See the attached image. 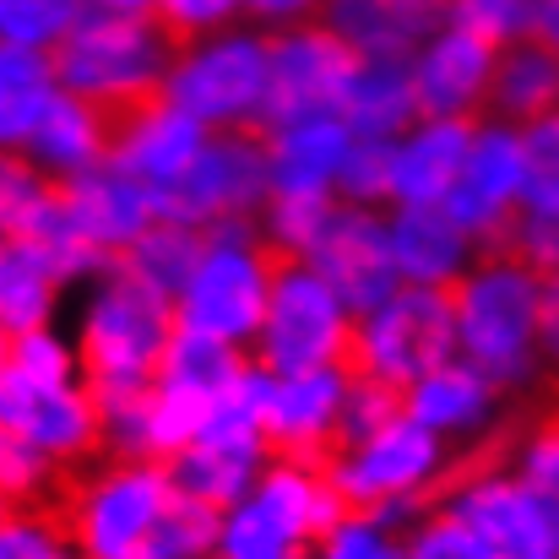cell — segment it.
Instances as JSON below:
<instances>
[{
  "label": "cell",
  "mask_w": 559,
  "mask_h": 559,
  "mask_svg": "<svg viewBox=\"0 0 559 559\" xmlns=\"http://www.w3.org/2000/svg\"><path fill=\"white\" fill-rule=\"evenodd\" d=\"M456 299V359L484 370L500 391L533 385L544 354V277L511 255L489 250L451 288Z\"/></svg>",
  "instance_id": "6da1fadb"
},
{
  "label": "cell",
  "mask_w": 559,
  "mask_h": 559,
  "mask_svg": "<svg viewBox=\"0 0 559 559\" xmlns=\"http://www.w3.org/2000/svg\"><path fill=\"white\" fill-rule=\"evenodd\" d=\"M55 76L66 93L98 104L104 115H131L164 98V82L180 60L175 38L158 27L153 11H104L93 5L55 49Z\"/></svg>",
  "instance_id": "7a4b0ae2"
},
{
  "label": "cell",
  "mask_w": 559,
  "mask_h": 559,
  "mask_svg": "<svg viewBox=\"0 0 559 559\" xmlns=\"http://www.w3.org/2000/svg\"><path fill=\"white\" fill-rule=\"evenodd\" d=\"M175 332H180L175 299L153 288L142 272H131L126 261H115L82 305V326H76L82 380L93 385V396L153 385Z\"/></svg>",
  "instance_id": "3957f363"
},
{
  "label": "cell",
  "mask_w": 559,
  "mask_h": 559,
  "mask_svg": "<svg viewBox=\"0 0 559 559\" xmlns=\"http://www.w3.org/2000/svg\"><path fill=\"white\" fill-rule=\"evenodd\" d=\"M169 462H131L104 456L98 467H82L60 484L49 511L66 522L82 559H147L158 522L175 506Z\"/></svg>",
  "instance_id": "277c9868"
},
{
  "label": "cell",
  "mask_w": 559,
  "mask_h": 559,
  "mask_svg": "<svg viewBox=\"0 0 559 559\" xmlns=\"http://www.w3.org/2000/svg\"><path fill=\"white\" fill-rule=\"evenodd\" d=\"M516 435L484 440L473 456H456L435 506H445L484 559H559V527L544 495L511 467Z\"/></svg>",
  "instance_id": "5b68a950"
},
{
  "label": "cell",
  "mask_w": 559,
  "mask_h": 559,
  "mask_svg": "<svg viewBox=\"0 0 559 559\" xmlns=\"http://www.w3.org/2000/svg\"><path fill=\"white\" fill-rule=\"evenodd\" d=\"M343 516L348 506L326 467L272 456L266 473L223 511L217 559H305Z\"/></svg>",
  "instance_id": "8992f818"
},
{
  "label": "cell",
  "mask_w": 559,
  "mask_h": 559,
  "mask_svg": "<svg viewBox=\"0 0 559 559\" xmlns=\"http://www.w3.org/2000/svg\"><path fill=\"white\" fill-rule=\"evenodd\" d=\"M451 467H456V445H445L435 429H424L407 413L326 462L343 506L370 511L385 527H413L440 500Z\"/></svg>",
  "instance_id": "52a82bcc"
},
{
  "label": "cell",
  "mask_w": 559,
  "mask_h": 559,
  "mask_svg": "<svg viewBox=\"0 0 559 559\" xmlns=\"http://www.w3.org/2000/svg\"><path fill=\"white\" fill-rule=\"evenodd\" d=\"M277 266H283V255L266 245L261 223L212 228L206 234V250H201V261L190 272V283L180 288V299H175L180 326L206 332V337H223L234 348H250L255 332H261V321H266Z\"/></svg>",
  "instance_id": "ba28073f"
},
{
  "label": "cell",
  "mask_w": 559,
  "mask_h": 559,
  "mask_svg": "<svg viewBox=\"0 0 559 559\" xmlns=\"http://www.w3.org/2000/svg\"><path fill=\"white\" fill-rule=\"evenodd\" d=\"M354 332H359V316L348 310V299L310 261H283L266 321L250 343V359L266 374L332 370V365H348Z\"/></svg>",
  "instance_id": "9c48e42d"
},
{
  "label": "cell",
  "mask_w": 559,
  "mask_h": 559,
  "mask_svg": "<svg viewBox=\"0 0 559 559\" xmlns=\"http://www.w3.org/2000/svg\"><path fill=\"white\" fill-rule=\"evenodd\" d=\"M272 82V33H217L180 49L164 98L206 131H261Z\"/></svg>",
  "instance_id": "30bf717a"
},
{
  "label": "cell",
  "mask_w": 559,
  "mask_h": 559,
  "mask_svg": "<svg viewBox=\"0 0 559 559\" xmlns=\"http://www.w3.org/2000/svg\"><path fill=\"white\" fill-rule=\"evenodd\" d=\"M266 462H272V445H266V424H261V370L250 359V370L212 402L206 429L180 456H169V478L180 495L228 511L266 473Z\"/></svg>",
  "instance_id": "8fae6325"
},
{
  "label": "cell",
  "mask_w": 559,
  "mask_h": 559,
  "mask_svg": "<svg viewBox=\"0 0 559 559\" xmlns=\"http://www.w3.org/2000/svg\"><path fill=\"white\" fill-rule=\"evenodd\" d=\"M456 359V299L451 288H413L402 283L380 310L359 316L348 370L407 391L418 374Z\"/></svg>",
  "instance_id": "7c38bea8"
},
{
  "label": "cell",
  "mask_w": 559,
  "mask_h": 559,
  "mask_svg": "<svg viewBox=\"0 0 559 559\" xmlns=\"http://www.w3.org/2000/svg\"><path fill=\"white\" fill-rule=\"evenodd\" d=\"M272 201V147L266 131H212L190 175L158 201V217H180L195 228L261 223Z\"/></svg>",
  "instance_id": "4fadbf2b"
},
{
  "label": "cell",
  "mask_w": 559,
  "mask_h": 559,
  "mask_svg": "<svg viewBox=\"0 0 559 559\" xmlns=\"http://www.w3.org/2000/svg\"><path fill=\"white\" fill-rule=\"evenodd\" d=\"M0 429L38 445L60 473L93 467L104 456V413L87 380H38L5 359L0 370Z\"/></svg>",
  "instance_id": "5bb4252c"
},
{
  "label": "cell",
  "mask_w": 559,
  "mask_h": 559,
  "mask_svg": "<svg viewBox=\"0 0 559 559\" xmlns=\"http://www.w3.org/2000/svg\"><path fill=\"white\" fill-rule=\"evenodd\" d=\"M354 71H359V49L343 44L326 22L272 33V82H266L261 131H277L310 115H343V93Z\"/></svg>",
  "instance_id": "9a60e30c"
},
{
  "label": "cell",
  "mask_w": 559,
  "mask_h": 559,
  "mask_svg": "<svg viewBox=\"0 0 559 559\" xmlns=\"http://www.w3.org/2000/svg\"><path fill=\"white\" fill-rule=\"evenodd\" d=\"M522 186H527V147H522V126L506 120H478L473 131V153L462 164V180L451 190L445 212L478 239V250H506L511 228L522 217Z\"/></svg>",
  "instance_id": "2e32d148"
},
{
  "label": "cell",
  "mask_w": 559,
  "mask_h": 559,
  "mask_svg": "<svg viewBox=\"0 0 559 559\" xmlns=\"http://www.w3.org/2000/svg\"><path fill=\"white\" fill-rule=\"evenodd\" d=\"M261 370V365H255ZM354 370H305V374H266L261 370V424L272 456L316 462L326 467L337 456V429H343V402H348Z\"/></svg>",
  "instance_id": "e0dca14e"
},
{
  "label": "cell",
  "mask_w": 559,
  "mask_h": 559,
  "mask_svg": "<svg viewBox=\"0 0 559 559\" xmlns=\"http://www.w3.org/2000/svg\"><path fill=\"white\" fill-rule=\"evenodd\" d=\"M305 261L348 299L354 316L380 310L402 288V272H396V255H391V228H385L380 206H359V201H343V195H337V206H332V217L316 234Z\"/></svg>",
  "instance_id": "ac0fdd59"
},
{
  "label": "cell",
  "mask_w": 559,
  "mask_h": 559,
  "mask_svg": "<svg viewBox=\"0 0 559 559\" xmlns=\"http://www.w3.org/2000/svg\"><path fill=\"white\" fill-rule=\"evenodd\" d=\"M500 49L484 44L467 27H440L418 55H413V87L424 120H478L489 109V82H495Z\"/></svg>",
  "instance_id": "d6986e66"
},
{
  "label": "cell",
  "mask_w": 559,
  "mask_h": 559,
  "mask_svg": "<svg viewBox=\"0 0 559 559\" xmlns=\"http://www.w3.org/2000/svg\"><path fill=\"white\" fill-rule=\"evenodd\" d=\"M206 136L212 131L195 115H186L169 98H153V104H142V109H131V115L115 120V153L109 158L164 201L190 175V164L201 158Z\"/></svg>",
  "instance_id": "ffe728a7"
},
{
  "label": "cell",
  "mask_w": 559,
  "mask_h": 559,
  "mask_svg": "<svg viewBox=\"0 0 559 559\" xmlns=\"http://www.w3.org/2000/svg\"><path fill=\"white\" fill-rule=\"evenodd\" d=\"M60 195L71 206V223L82 228V239L115 266L153 223H158V195L142 186L136 175H126L115 158L76 175V180H60Z\"/></svg>",
  "instance_id": "44dd1931"
},
{
  "label": "cell",
  "mask_w": 559,
  "mask_h": 559,
  "mask_svg": "<svg viewBox=\"0 0 559 559\" xmlns=\"http://www.w3.org/2000/svg\"><path fill=\"white\" fill-rule=\"evenodd\" d=\"M385 228H391L396 272L413 288H456L484 255L478 239L445 206H396Z\"/></svg>",
  "instance_id": "7402d4cb"
},
{
  "label": "cell",
  "mask_w": 559,
  "mask_h": 559,
  "mask_svg": "<svg viewBox=\"0 0 559 559\" xmlns=\"http://www.w3.org/2000/svg\"><path fill=\"white\" fill-rule=\"evenodd\" d=\"M478 120H418L391 142V206H445L473 153Z\"/></svg>",
  "instance_id": "603a6c76"
},
{
  "label": "cell",
  "mask_w": 559,
  "mask_h": 559,
  "mask_svg": "<svg viewBox=\"0 0 559 559\" xmlns=\"http://www.w3.org/2000/svg\"><path fill=\"white\" fill-rule=\"evenodd\" d=\"M321 22L359 55L413 60L445 27V0H326Z\"/></svg>",
  "instance_id": "cb8c5ba5"
},
{
  "label": "cell",
  "mask_w": 559,
  "mask_h": 559,
  "mask_svg": "<svg viewBox=\"0 0 559 559\" xmlns=\"http://www.w3.org/2000/svg\"><path fill=\"white\" fill-rule=\"evenodd\" d=\"M402 396H407V418L435 429L445 445H467L473 435H484L495 424V407L506 391L484 370H473L467 359H445L429 374H418Z\"/></svg>",
  "instance_id": "d4e9b609"
},
{
  "label": "cell",
  "mask_w": 559,
  "mask_h": 559,
  "mask_svg": "<svg viewBox=\"0 0 559 559\" xmlns=\"http://www.w3.org/2000/svg\"><path fill=\"white\" fill-rule=\"evenodd\" d=\"M272 195H337L343 164L354 153V126L343 115H310L266 131Z\"/></svg>",
  "instance_id": "484cf974"
},
{
  "label": "cell",
  "mask_w": 559,
  "mask_h": 559,
  "mask_svg": "<svg viewBox=\"0 0 559 559\" xmlns=\"http://www.w3.org/2000/svg\"><path fill=\"white\" fill-rule=\"evenodd\" d=\"M109 153H115V115H104L98 104H87V98H76L66 87L49 104V115H44L33 147H27V158L49 180H76V175L109 164Z\"/></svg>",
  "instance_id": "4316f807"
},
{
  "label": "cell",
  "mask_w": 559,
  "mask_h": 559,
  "mask_svg": "<svg viewBox=\"0 0 559 559\" xmlns=\"http://www.w3.org/2000/svg\"><path fill=\"white\" fill-rule=\"evenodd\" d=\"M343 120L365 142H396V136H407L424 120L418 87H413V60L359 55V71H354V82L343 93Z\"/></svg>",
  "instance_id": "83f0119b"
},
{
  "label": "cell",
  "mask_w": 559,
  "mask_h": 559,
  "mask_svg": "<svg viewBox=\"0 0 559 559\" xmlns=\"http://www.w3.org/2000/svg\"><path fill=\"white\" fill-rule=\"evenodd\" d=\"M55 98H60V76L49 49L0 38V153H27Z\"/></svg>",
  "instance_id": "f1b7e54d"
},
{
  "label": "cell",
  "mask_w": 559,
  "mask_h": 559,
  "mask_svg": "<svg viewBox=\"0 0 559 559\" xmlns=\"http://www.w3.org/2000/svg\"><path fill=\"white\" fill-rule=\"evenodd\" d=\"M559 109V49L544 38H522L500 49L495 82H489V115L506 126H533Z\"/></svg>",
  "instance_id": "f546056e"
},
{
  "label": "cell",
  "mask_w": 559,
  "mask_h": 559,
  "mask_svg": "<svg viewBox=\"0 0 559 559\" xmlns=\"http://www.w3.org/2000/svg\"><path fill=\"white\" fill-rule=\"evenodd\" d=\"M66 277L22 239H11L5 272H0V321L11 332H38L55 321V299H60Z\"/></svg>",
  "instance_id": "4dcf8cb0"
},
{
  "label": "cell",
  "mask_w": 559,
  "mask_h": 559,
  "mask_svg": "<svg viewBox=\"0 0 559 559\" xmlns=\"http://www.w3.org/2000/svg\"><path fill=\"white\" fill-rule=\"evenodd\" d=\"M201 250H206V228L180 223V217H158V223H153V228H147L120 261H126L131 272H142L153 288H164L169 299H180V288L190 283Z\"/></svg>",
  "instance_id": "1f68e13d"
},
{
  "label": "cell",
  "mask_w": 559,
  "mask_h": 559,
  "mask_svg": "<svg viewBox=\"0 0 559 559\" xmlns=\"http://www.w3.org/2000/svg\"><path fill=\"white\" fill-rule=\"evenodd\" d=\"M66 478H71V473H60L38 445H27L22 435L0 429V500H5L11 511L49 506V500L60 495V484H66Z\"/></svg>",
  "instance_id": "d6a6232c"
},
{
  "label": "cell",
  "mask_w": 559,
  "mask_h": 559,
  "mask_svg": "<svg viewBox=\"0 0 559 559\" xmlns=\"http://www.w3.org/2000/svg\"><path fill=\"white\" fill-rule=\"evenodd\" d=\"M332 206H337V195H272L261 212V234L283 261H305L316 234L326 228Z\"/></svg>",
  "instance_id": "836d02e7"
},
{
  "label": "cell",
  "mask_w": 559,
  "mask_h": 559,
  "mask_svg": "<svg viewBox=\"0 0 559 559\" xmlns=\"http://www.w3.org/2000/svg\"><path fill=\"white\" fill-rule=\"evenodd\" d=\"M538 5L544 0H445V22L478 33L495 49H511L522 38H538Z\"/></svg>",
  "instance_id": "e575fe53"
},
{
  "label": "cell",
  "mask_w": 559,
  "mask_h": 559,
  "mask_svg": "<svg viewBox=\"0 0 559 559\" xmlns=\"http://www.w3.org/2000/svg\"><path fill=\"white\" fill-rule=\"evenodd\" d=\"M87 11L93 0H0V38L27 49H55Z\"/></svg>",
  "instance_id": "d590c367"
},
{
  "label": "cell",
  "mask_w": 559,
  "mask_h": 559,
  "mask_svg": "<svg viewBox=\"0 0 559 559\" xmlns=\"http://www.w3.org/2000/svg\"><path fill=\"white\" fill-rule=\"evenodd\" d=\"M0 559H76V544L49 506H27L0 516Z\"/></svg>",
  "instance_id": "8d00e7d4"
},
{
  "label": "cell",
  "mask_w": 559,
  "mask_h": 559,
  "mask_svg": "<svg viewBox=\"0 0 559 559\" xmlns=\"http://www.w3.org/2000/svg\"><path fill=\"white\" fill-rule=\"evenodd\" d=\"M522 147H527V186H522V212L559 217V109L522 126Z\"/></svg>",
  "instance_id": "74e56055"
},
{
  "label": "cell",
  "mask_w": 559,
  "mask_h": 559,
  "mask_svg": "<svg viewBox=\"0 0 559 559\" xmlns=\"http://www.w3.org/2000/svg\"><path fill=\"white\" fill-rule=\"evenodd\" d=\"M245 11V0H153L158 27L175 38V49H190L201 38L228 33V22Z\"/></svg>",
  "instance_id": "f35d334b"
},
{
  "label": "cell",
  "mask_w": 559,
  "mask_h": 559,
  "mask_svg": "<svg viewBox=\"0 0 559 559\" xmlns=\"http://www.w3.org/2000/svg\"><path fill=\"white\" fill-rule=\"evenodd\" d=\"M402 559H484V549L473 544V533H467L445 506H429V511L402 533Z\"/></svg>",
  "instance_id": "ab89813d"
},
{
  "label": "cell",
  "mask_w": 559,
  "mask_h": 559,
  "mask_svg": "<svg viewBox=\"0 0 559 559\" xmlns=\"http://www.w3.org/2000/svg\"><path fill=\"white\" fill-rule=\"evenodd\" d=\"M55 186H60V180H49L27 153H0V228L16 234L22 217H27Z\"/></svg>",
  "instance_id": "60d3db41"
},
{
  "label": "cell",
  "mask_w": 559,
  "mask_h": 559,
  "mask_svg": "<svg viewBox=\"0 0 559 559\" xmlns=\"http://www.w3.org/2000/svg\"><path fill=\"white\" fill-rule=\"evenodd\" d=\"M337 195H343V201H359V206L391 201V142L354 136V153H348V164H343Z\"/></svg>",
  "instance_id": "b9f144b4"
},
{
  "label": "cell",
  "mask_w": 559,
  "mask_h": 559,
  "mask_svg": "<svg viewBox=\"0 0 559 559\" xmlns=\"http://www.w3.org/2000/svg\"><path fill=\"white\" fill-rule=\"evenodd\" d=\"M391 544H396V527H385L370 511H348L316 549H321V559H380Z\"/></svg>",
  "instance_id": "7bdbcfd3"
},
{
  "label": "cell",
  "mask_w": 559,
  "mask_h": 559,
  "mask_svg": "<svg viewBox=\"0 0 559 559\" xmlns=\"http://www.w3.org/2000/svg\"><path fill=\"white\" fill-rule=\"evenodd\" d=\"M245 11L261 22V27H305L310 16L326 11V0H245Z\"/></svg>",
  "instance_id": "ee69618b"
},
{
  "label": "cell",
  "mask_w": 559,
  "mask_h": 559,
  "mask_svg": "<svg viewBox=\"0 0 559 559\" xmlns=\"http://www.w3.org/2000/svg\"><path fill=\"white\" fill-rule=\"evenodd\" d=\"M544 354L559 359V272L544 277Z\"/></svg>",
  "instance_id": "f6af8a7d"
},
{
  "label": "cell",
  "mask_w": 559,
  "mask_h": 559,
  "mask_svg": "<svg viewBox=\"0 0 559 559\" xmlns=\"http://www.w3.org/2000/svg\"><path fill=\"white\" fill-rule=\"evenodd\" d=\"M538 38H544L549 49H559V0H544V5H538Z\"/></svg>",
  "instance_id": "bcb514c9"
},
{
  "label": "cell",
  "mask_w": 559,
  "mask_h": 559,
  "mask_svg": "<svg viewBox=\"0 0 559 559\" xmlns=\"http://www.w3.org/2000/svg\"><path fill=\"white\" fill-rule=\"evenodd\" d=\"M104 11H153V0H93Z\"/></svg>",
  "instance_id": "7dc6e473"
},
{
  "label": "cell",
  "mask_w": 559,
  "mask_h": 559,
  "mask_svg": "<svg viewBox=\"0 0 559 559\" xmlns=\"http://www.w3.org/2000/svg\"><path fill=\"white\" fill-rule=\"evenodd\" d=\"M11 337H16V332L0 321V370H5V359H11Z\"/></svg>",
  "instance_id": "c3c4849f"
},
{
  "label": "cell",
  "mask_w": 559,
  "mask_h": 559,
  "mask_svg": "<svg viewBox=\"0 0 559 559\" xmlns=\"http://www.w3.org/2000/svg\"><path fill=\"white\" fill-rule=\"evenodd\" d=\"M5 255H11V234L0 228V272H5Z\"/></svg>",
  "instance_id": "681fc988"
},
{
  "label": "cell",
  "mask_w": 559,
  "mask_h": 559,
  "mask_svg": "<svg viewBox=\"0 0 559 559\" xmlns=\"http://www.w3.org/2000/svg\"><path fill=\"white\" fill-rule=\"evenodd\" d=\"M380 559H402V538H396V544H391V549H385Z\"/></svg>",
  "instance_id": "f907efd6"
},
{
  "label": "cell",
  "mask_w": 559,
  "mask_h": 559,
  "mask_svg": "<svg viewBox=\"0 0 559 559\" xmlns=\"http://www.w3.org/2000/svg\"><path fill=\"white\" fill-rule=\"evenodd\" d=\"M76 559H82V555H76Z\"/></svg>",
  "instance_id": "816d5d0a"
}]
</instances>
